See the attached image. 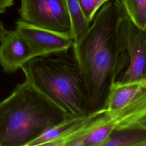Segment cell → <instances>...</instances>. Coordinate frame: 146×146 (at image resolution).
<instances>
[{
  "mask_svg": "<svg viewBox=\"0 0 146 146\" xmlns=\"http://www.w3.org/2000/svg\"><path fill=\"white\" fill-rule=\"evenodd\" d=\"M123 14L116 0L106 2L71 47L87 88L90 112L106 108L111 86L128 67L120 26Z\"/></svg>",
  "mask_w": 146,
  "mask_h": 146,
  "instance_id": "6da1fadb",
  "label": "cell"
},
{
  "mask_svg": "<svg viewBox=\"0 0 146 146\" xmlns=\"http://www.w3.org/2000/svg\"><path fill=\"white\" fill-rule=\"evenodd\" d=\"M21 69L25 81L67 115L90 112L87 88L71 48L33 57Z\"/></svg>",
  "mask_w": 146,
  "mask_h": 146,
  "instance_id": "7a4b0ae2",
  "label": "cell"
},
{
  "mask_svg": "<svg viewBox=\"0 0 146 146\" xmlns=\"http://www.w3.org/2000/svg\"><path fill=\"white\" fill-rule=\"evenodd\" d=\"M68 116L25 80L0 101V146H28Z\"/></svg>",
  "mask_w": 146,
  "mask_h": 146,
  "instance_id": "3957f363",
  "label": "cell"
},
{
  "mask_svg": "<svg viewBox=\"0 0 146 146\" xmlns=\"http://www.w3.org/2000/svg\"><path fill=\"white\" fill-rule=\"evenodd\" d=\"M20 19L32 25L70 33V20L64 0H21Z\"/></svg>",
  "mask_w": 146,
  "mask_h": 146,
  "instance_id": "277c9868",
  "label": "cell"
},
{
  "mask_svg": "<svg viewBox=\"0 0 146 146\" xmlns=\"http://www.w3.org/2000/svg\"><path fill=\"white\" fill-rule=\"evenodd\" d=\"M129 128H146V92L114 112L108 122L83 140L81 146H103L114 131Z\"/></svg>",
  "mask_w": 146,
  "mask_h": 146,
  "instance_id": "5b68a950",
  "label": "cell"
},
{
  "mask_svg": "<svg viewBox=\"0 0 146 146\" xmlns=\"http://www.w3.org/2000/svg\"><path fill=\"white\" fill-rule=\"evenodd\" d=\"M128 65L120 82H130L146 79L145 54L146 31L135 25L123 14L120 21Z\"/></svg>",
  "mask_w": 146,
  "mask_h": 146,
  "instance_id": "8992f818",
  "label": "cell"
},
{
  "mask_svg": "<svg viewBox=\"0 0 146 146\" xmlns=\"http://www.w3.org/2000/svg\"><path fill=\"white\" fill-rule=\"evenodd\" d=\"M15 30L26 40L35 56L70 49L73 40L70 33L39 27L18 19Z\"/></svg>",
  "mask_w": 146,
  "mask_h": 146,
  "instance_id": "52a82bcc",
  "label": "cell"
},
{
  "mask_svg": "<svg viewBox=\"0 0 146 146\" xmlns=\"http://www.w3.org/2000/svg\"><path fill=\"white\" fill-rule=\"evenodd\" d=\"M34 57L30 46L15 29L9 31L0 42V65L5 72H14Z\"/></svg>",
  "mask_w": 146,
  "mask_h": 146,
  "instance_id": "ba28073f",
  "label": "cell"
},
{
  "mask_svg": "<svg viewBox=\"0 0 146 146\" xmlns=\"http://www.w3.org/2000/svg\"><path fill=\"white\" fill-rule=\"evenodd\" d=\"M144 92H146V79L130 82L116 80L110 88L106 108L110 112H116Z\"/></svg>",
  "mask_w": 146,
  "mask_h": 146,
  "instance_id": "9c48e42d",
  "label": "cell"
},
{
  "mask_svg": "<svg viewBox=\"0 0 146 146\" xmlns=\"http://www.w3.org/2000/svg\"><path fill=\"white\" fill-rule=\"evenodd\" d=\"M103 146H146V128L114 131Z\"/></svg>",
  "mask_w": 146,
  "mask_h": 146,
  "instance_id": "30bf717a",
  "label": "cell"
},
{
  "mask_svg": "<svg viewBox=\"0 0 146 146\" xmlns=\"http://www.w3.org/2000/svg\"><path fill=\"white\" fill-rule=\"evenodd\" d=\"M70 20L71 36L75 42L86 32L91 23L83 14L78 0H64Z\"/></svg>",
  "mask_w": 146,
  "mask_h": 146,
  "instance_id": "8fae6325",
  "label": "cell"
},
{
  "mask_svg": "<svg viewBox=\"0 0 146 146\" xmlns=\"http://www.w3.org/2000/svg\"><path fill=\"white\" fill-rule=\"evenodd\" d=\"M125 15L138 27L146 31V0H116Z\"/></svg>",
  "mask_w": 146,
  "mask_h": 146,
  "instance_id": "7c38bea8",
  "label": "cell"
},
{
  "mask_svg": "<svg viewBox=\"0 0 146 146\" xmlns=\"http://www.w3.org/2000/svg\"><path fill=\"white\" fill-rule=\"evenodd\" d=\"M110 0H78L80 9L86 19L91 23L100 7Z\"/></svg>",
  "mask_w": 146,
  "mask_h": 146,
  "instance_id": "4fadbf2b",
  "label": "cell"
},
{
  "mask_svg": "<svg viewBox=\"0 0 146 146\" xmlns=\"http://www.w3.org/2000/svg\"><path fill=\"white\" fill-rule=\"evenodd\" d=\"M14 3V0H0V14L3 13L7 8L12 6Z\"/></svg>",
  "mask_w": 146,
  "mask_h": 146,
  "instance_id": "5bb4252c",
  "label": "cell"
},
{
  "mask_svg": "<svg viewBox=\"0 0 146 146\" xmlns=\"http://www.w3.org/2000/svg\"><path fill=\"white\" fill-rule=\"evenodd\" d=\"M8 31L9 30L5 28L3 22L0 21V42L3 39Z\"/></svg>",
  "mask_w": 146,
  "mask_h": 146,
  "instance_id": "9a60e30c",
  "label": "cell"
}]
</instances>
